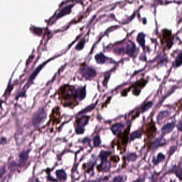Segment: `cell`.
I'll return each instance as SVG.
<instances>
[{"instance_id":"obj_1","label":"cell","mask_w":182,"mask_h":182,"mask_svg":"<svg viewBox=\"0 0 182 182\" xmlns=\"http://www.w3.org/2000/svg\"><path fill=\"white\" fill-rule=\"evenodd\" d=\"M47 114L43 108H41L34 113L32 118V122L35 127H38L45 120Z\"/></svg>"},{"instance_id":"obj_2","label":"cell","mask_w":182,"mask_h":182,"mask_svg":"<svg viewBox=\"0 0 182 182\" xmlns=\"http://www.w3.org/2000/svg\"><path fill=\"white\" fill-rule=\"evenodd\" d=\"M81 73L87 79H91L95 77L96 74L95 70L87 66H85V67L81 68Z\"/></svg>"},{"instance_id":"obj_3","label":"cell","mask_w":182,"mask_h":182,"mask_svg":"<svg viewBox=\"0 0 182 182\" xmlns=\"http://www.w3.org/2000/svg\"><path fill=\"white\" fill-rule=\"evenodd\" d=\"M162 36L163 40L167 42V45L170 47L172 45V35L171 31L168 30H163Z\"/></svg>"},{"instance_id":"obj_4","label":"cell","mask_w":182,"mask_h":182,"mask_svg":"<svg viewBox=\"0 0 182 182\" xmlns=\"http://www.w3.org/2000/svg\"><path fill=\"white\" fill-rule=\"evenodd\" d=\"M175 126V124L174 122H170L168 123L166 125H165L162 128V132L163 134H167L172 131L173 129L174 128Z\"/></svg>"},{"instance_id":"obj_5","label":"cell","mask_w":182,"mask_h":182,"mask_svg":"<svg viewBox=\"0 0 182 182\" xmlns=\"http://www.w3.org/2000/svg\"><path fill=\"white\" fill-rule=\"evenodd\" d=\"M156 130L157 129L155 127V123L153 122H150L147 125L146 128V131L147 135L151 136L155 132Z\"/></svg>"},{"instance_id":"obj_6","label":"cell","mask_w":182,"mask_h":182,"mask_svg":"<svg viewBox=\"0 0 182 182\" xmlns=\"http://www.w3.org/2000/svg\"><path fill=\"white\" fill-rule=\"evenodd\" d=\"M72 5H68L66 7H65L64 8L62 9V10L60 11L59 13L57 16V17L58 18L62 17L68 14L71 12V9L72 8Z\"/></svg>"},{"instance_id":"obj_7","label":"cell","mask_w":182,"mask_h":182,"mask_svg":"<svg viewBox=\"0 0 182 182\" xmlns=\"http://www.w3.org/2000/svg\"><path fill=\"white\" fill-rule=\"evenodd\" d=\"M123 128V125L121 123H116L113 125L111 127V130L115 135H117L121 132L122 128Z\"/></svg>"},{"instance_id":"obj_8","label":"cell","mask_w":182,"mask_h":182,"mask_svg":"<svg viewBox=\"0 0 182 182\" xmlns=\"http://www.w3.org/2000/svg\"><path fill=\"white\" fill-rule=\"evenodd\" d=\"M89 117L87 116H84L81 117L77 121V127H79L84 128L85 126L88 123Z\"/></svg>"},{"instance_id":"obj_9","label":"cell","mask_w":182,"mask_h":182,"mask_svg":"<svg viewBox=\"0 0 182 182\" xmlns=\"http://www.w3.org/2000/svg\"><path fill=\"white\" fill-rule=\"evenodd\" d=\"M147 81L144 79H140L137 81L134 84V85H133L135 87V89H139L140 90L141 88H143L145 86V85L146 84Z\"/></svg>"},{"instance_id":"obj_10","label":"cell","mask_w":182,"mask_h":182,"mask_svg":"<svg viewBox=\"0 0 182 182\" xmlns=\"http://www.w3.org/2000/svg\"><path fill=\"white\" fill-rule=\"evenodd\" d=\"M56 174L58 178L59 179L60 181H63L66 179V177H67L66 174L63 170H58L56 172Z\"/></svg>"},{"instance_id":"obj_11","label":"cell","mask_w":182,"mask_h":182,"mask_svg":"<svg viewBox=\"0 0 182 182\" xmlns=\"http://www.w3.org/2000/svg\"><path fill=\"white\" fill-rule=\"evenodd\" d=\"M95 59L96 60V62L99 64H104L106 61V57L103 53H100L96 55Z\"/></svg>"},{"instance_id":"obj_12","label":"cell","mask_w":182,"mask_h":182,"mask_svg":"<svg viewBox=\"0 0 182 182\" xmlns=\"http://www.w3.org/2000/svg\"><path fill=\"white\" fill-rule=\"evenodd\" d=\"M45 65V63H43V64H42L39 65L38 68L35 69V71L32 73V74L30 75V80H33L34 78H35V77L38 74V73L40 72L42 68L44 66V65Z\"/></svg>"},{"instance_id":"obj_13","label":"cell","mask_w":182,"mask_h":182,"mask_svg":"<svg viewBox=\"0 0 182 182\" xmlns=\"http://www.w3.org/2000/svg\"><path fill=\"white\" fill-rule=\"evenodd\" d=\"M137 40L140 45H141L143 48H144L145 45L144 34L143 33L139 34L137 36Z\"/></svg>"},{"instance_id":"obj_14","label":"cell","mask_w":182,"mask_h":182,"mask_svg":"<svg viewBox=\"0 0 182 182\" xmlns=\"http://www.w3.org/2000/svg\"><path fill=\"white\" fill-rule=\"evenodd\" d=\"M111 154V153L110 151H103L100 153V158L102 160V161H107V157L110 156Z\"/></svg>"},{"instance_id":"obj_15","label":"cell","mask_w":182,"mask_h":182,"mask_svg":"<svg viewBox=\"0 0 182 182\" xmlns=\"http://www.w3.org/2000/svg\"><path fill=\"white\" fill-rule=\"evenodd\" d=\"M135 52H136V47L133 43L128 46L127 50V53L128 55L132 56L135 54Z\"/></svg>"},{"instance_id":"obj_16","label":"cell","mask_w":182,"mask_h":182,"mask_svg":"<svg viewBox=\"0 0 182 182\" xmlns=\"http://www.w3.org/2000/svg\"><path fill=\"white\" fill-rule=\"evenodd\" d=\"M164 159H165L164 155H163L162 153H159V155H157V158L154 159L153 161L155 164H157L158 163H159L160 162L162 161V160H163Z\"/></svg>"},{"instance_id":"obj_17","label":"cell","mask_w":182,"mask_h":182,"mask_svg":"<svg viewBox=\"0 0 182 182\" xmlns=\"http://www.w3.org/2000/svg\"><path fill=\"white\" fill-rule=\"evenodd\" d=\"M168 114L169 113H168V112L167 111H162L160 113L159 115H158V116H157V121L159 122L160 121H161L163 119H164L165 117H167Z\"/></svg>"},{"instance_id":"obj_18","label":"cell","mask_w":182,"mask_h":182,"mask_svg":"<svg viewBox=\"0 0 182 182\" xmlns=\"http://www.w3.org/2000/svg\"><path fill=\"white\" fill-rule=\"evenodd\" d=\"M174 173L180 180H182V169L180 167H177L175 169Z\"/></svg>"},{"instance_id":"obj_19","label":"cell","mask_w":182,"mask_h":182,"mask_svg":"<svg viewBox=\"0 0 182 182\" xmlns=\"http://www.w3.org/2000/svg\"><path fill=\"white\" fill-rule=\"evenodd\" d=\"M182 64V52L180 53L179 55L177 56V58L175 60V65L176 67L180 66Z\"/></svg>"},{"instance_id":"obj_20","label":"cell","mask_w":182,"mask_h":182,"mask_svg":"<svg viewBox=\"0 0 182 182\" xmlns=\"http://www.w3.org/2000/svg\"><path fill=\"white\" fill-rule=\"evenodd\" d=\"M28 157V153L26 151L22 152L19 155L20 160L22 162H25V161H26Z\"/></svg>"},{"instance_id":"obj_21","label":"cell","mask_w":182,"mask_h":182,"mask_svg":"<svg viewBox=\"0 0 182 182\" xmlns=\"http://www.w3.org/2000/svg\"><path fill=\"white\" fill-rule=\"evenodd\" d=\"M86 96V90H85V87H83L80 90L79 94V98L80 100H82L85 98V97Z\"/></svg>"},{"instance_id":"obj_22","label":"cell","mask_w":182,"mask_h":182,"mask_svg":"<svg viewBox=\"0 0 182 182\" xmlns=\"http://www.w3.org/2000/svg\"><path fill=\"white\" fill-rule=\"evenodd\" d=\"M142 135V132L140 131H136L135 132H134L131 135V140H135L136 138H140Z\"/></svg>"},{"instance_id":"obj_23","label":"cell","mask_w":182,"mask_h":182,"mask_svg":"<svg viewBox=\"0 0 182 182\" xmlns=\"http://www.w3.org/2000/svg\"><path fill=\"white\" fill-rule=\"evenodd\" d=\"M85 40L84 39H83L82 40L80 41L78 43L77 46H76V49L77 50H81L83 48L85 45Z\"/></svg>"},{"instance_id":"obj_24","label":"cell","mask_w":182,"mask_h":182,"mask_svg":"<svg viewBox=\"0 0 182 182\" xmlns=\"http://www.w3.org/2000/svg\"><path fill=\"white\" fill-rule=\"evenodd\" d=\"M152 105H153V103L151 102H149L146 103V104L143 106V112H144L145 111H146L147 110L150 109V108L152 107Z\"/></svg>"},{"instance_id":"obj_25","label":"cell","mask_w":182,"mask_h":182,"mask_svg":"<svg viewBox=\"0 0 182 182\" xmlns=\"http://www.w3.org/2000/svg\"><path fill=\"white\" fill-rule=\"evenodd\" d=\"M161 144H164L165 143H164L163 142H162V138H157V140H155V142H153V147H157V146H159V145H161Z\"/></svg>"},{"instance_id":"obj_26","label":"cell","mask_w":182,"mask_h":182,"mask_svg":"<svg viewBox=\"0 0 182 182\" xmlns=\"http://www.w3.org/2000/svg\"><path fill=\"white\" fill-rule=\"evenodd\" d=\"M100 143V136H96L94 138V145L95 147L98 146Z\"/></svg>"},{"instance_id":"obj_27","label":"cell","mask_w":182,"mask_h":182,"mask_svg":"<svg viewBox=\"0 0 182 182\" xmlns=\"http://www.w3.org/2000/svg\"><path fill=\"white\" fill-rule=\"evenodd\" d=\"M100 166L102 167V168H101V169H102L103 170H106L108 169L109 168V167H110V163L107 162V161H103V163Z\"/></svg>"},{"instance_id":"obj_28","label":"cell","mask_w":182,"mask_h":182,"mask_svg":"<svg viewBox=\"0 0 182 182\" xmlns=\"http://www.w3.org/2000/svg\"><path fill=\"white\" fill-rule=\"evenodd\" d=\"M136 158H137V156L134 153H131V154L128 155L127 159L129 161H135V160L136 159Z\"/></svg>"},{"instance_id":"obj_29","label":"cell","mask_w":182,"mask_h":182,"mask_svg":"<svg viewBox=\"0 0 182 182\" xmlns=\"http://www.w3.org/2000/svg\"><path fill=\"white\" fill-rule=\"evenodd\" d=\"M94 107H95V105H91L90 106H88L86 108H85V110H83V111H82V112H81L80 113H83L87 112H89V111H90L91 110H92Z\"/></svg>"},{"instance_id":"obj_30","label":"cell","mask_w":182,"mask_h":182,"mask_svg":"<svg viewBox=\"0 0 182 182\" xmlns=\"http://www.w3.org/2000/svg\"><path fill=\"white\" fill-rule=\"evenodd\" d=\"M111 182H124V181L121 176H117L115 177Z\"/></svg>"},{"instance_id":"obj_31","label":"cell","mask_w":182,"mask_h":182,"mask_svg":"<svg viewBox=\"0 0 182 182\" xmlns=\"http://www.w3.org/2000/svg\"><path fill=\"white\" fill-rule=\"evenodd\" d=\"M84 131H85L84 128L77 127V128H76V132L77 133V134H81L83 133Z\"/></svg>"},{"instance_id":"obj_32","label":"cell","mask_w":182,"mask_h":182,"mask_svg":"<svg viewBox=\"0 0 182 182\" xmlns=\"http://www.w3.org/2000/svg\"><path fill=\"white\" fill-rule=\"evenodd\" d=\"M34 32H35V33L36 34H37L38 35H40L41 34V32H42V30L40 28H35V29L34 30Z\"/></svg>"},{"instance_id":"obj_33","label":"cell","mask_w":182,"mask_h":182,"mask_svg":"<svg viewBox=\"0 0 182 182\" xmlns=\"http://www.w3.org/2000/svg\"><path fill=\"white\" fill-rule=\"evenodd\" d=\"M140 90L139 89H134L133 90V94L135 95H138L140 94Z\"/></svg>"},{"instance_id":"obj_34","label":"cell","mask_w":182,"mask_h":182,"mask_svg":"<svg viewBox=\"0 0 182 182\" xmlns=\"http://www.w3.org/2000/svg\"><path fill=\"white\" fill-rule=\"evenodd\" d=\"M178 129L180 130H182V122H180L178 125Z\"/></svg>"},{"instance_id":"obj_35","label":"cell","mask_w":182,"mask_h":182,"mask_svg":"<svg viewBox=\"0 0 182 182\" xmlns=\"http://www.w3.org/2000/svg\"><path fill=\"white\" fill-rule=\"evenodd\" d=\"M106 182L104 180H102V179H99V180H96L94 182Z\"/></svg>"},{"instance_id":"obj_36","label":"cell","mask_w":182,"mask_h":182,"mask_svg":"<svg viewBox=\"0 0 182 182\" xmlns=\"http://www.w3.org/2000/svg\"><path fill=\"white\" fill-rule=\"evenodd\" d=\"M133 182H142V180H136V181H134Z\"/></svg>"},{"instance_id":"obj_37","label":"cell","mask_w":182,"mask_h":182,"mask_svg":"<svg viewBox=\"0 0 182 182\" xmlns=\"http://www.w3.org/2000/svg\"></svg>"}]
</instances>
